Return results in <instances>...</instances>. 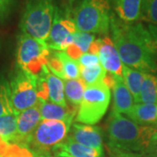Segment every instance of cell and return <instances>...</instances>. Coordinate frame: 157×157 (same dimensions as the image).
<instances>
[{"instance_id":"obj_1","label":"cell","mask_w":157,"mask_h":157,"mask_svg":"<svg viewBox=\"0 0 157 157\" xmlns=\"http://www.w3.org/2000/svg\"><path fill=\"white\" fill-rule=\"evenodd\" d=\"M113 43L125 66L143 73H157V50L151 34L141 23L126 24L112 14Z\"/></svg>"},{"instance_id":"obj_2","label":"cell","mask_w":157,"mask_h":157,"mask_svg":"<svg viewBox=\"0 0 157 157\" xmlns=\"http://www.w3.org/2000/svg\"><path fill=\"white\" fill-rule=\"evenodd\" d=\"M108 145L111 151L146 155L157 150V128L135 123L111 111L107 121Z\"/></svg>"},{"instance_id":"obj_3","label":"cell","mask_w":157,"mask_h":157,"mask_svg":"<svg viewBox=\"0 0 157 157\" xmlns=\"http://www.w3.org/2000/svg\"><path fill=\"white\" fill-rule=\"evenodd\" d=\"M108 0H78L70 12L77 31L107 36L112 17Z\"/></svg>"},{"instance_id":"obj_4","label":"cell","mask_w":157,"mask_h":157,"mask_svg":"<svg viewBox=\"0 0 157 157\" xmlns=\"http://www.w3.org/2000/svg\"><path fill=\"white\" fill-rule=\"evenodd\" d=\"M56 8L54 0H25L19 23L20 33L45 43Z\"/></svg>"},{"instance_id":"obj_5","label":"cell","mask_w":157,"mask_h":157,"mask_svg":"<svg viewBox=\"0 0 157 157\" xmlns=\"http://www.w3.org/2000/svg\"><path fill=\"white\" fill-rule=\"evenodd\" d=\"M51 50L45 42L20 33L17 36V67L35 77H39L47 68Z\"/></svg>"},{"instance_id":"obj_6","label":"cell","mask_w":157,"mask_h":157,"mask_svg":"<svg viewBox=\"0 0 157 157\" xmlns=\"http://www.w3.org/2000/svg\"><path fill=\"white\" fill-rule=\"evenodd\" d=\"M111 101V89L104 81L86 86L75 121L78 123L94 125L107 113Z\"/></svg>"},{"instance_id":"obj_7","label":"cell","mask_w":157,"mask_h":157,"mask_svg":"<svg viewBox=\"0 0 157 157\" xmlns=\"http://www.w3.org/2000/svg\"><path fill=\"white\" fill-rule=\"evenodd\" d=\"M7 86L11 106L17 113L39 105L38 77L19 69Z\"/></svg>"},{"instance_id":"obj_8","label":"cell","mask_w":157,"mask_h":157,"mask_svg":"<svg viewBox=\"0 0 157 157\" xmlns=\"http://www.w3.org/2000/svg\"><path fill=\"white\" fill-rule=\"evenodd\" d=\"M72 124L60 121H41L26 147L32 153H50L67 138Z\"/></svg>"},{"instance_id":"obj_9","label":"cell","mask_w":157,"mask_h":157,"mask_svg":"<svg viewBox=\"0 0 157 157\" xmlns=\"http://www.w3.org/2000/svg\"><path fill=\"white\" fill-rule=\"evenodd\" d=\"M77 31L70 12L57 7L48 38L45 41L52 51L65 52L73 43V33Z\"/></svg>"},{"instance_id":"obj_10","label":"cell","mask_w":157,"mask_h":157,"mask_svg":"<svg viewBox=\"0 0 157 157\" xmlns=\"http://www.w3.org/2000/svg\"><path fill=\"white\" fill-rule=\"evenodd\" d=\"M100 64L106 72L113 76L122 77V62L111 38L104 36L97 39Z\"/></svg>"},{"instance_id":"obj_11","label":"cell","mask_w":157,"mask_h":157,"mask_svg":"<svg viewBox=\"0 0 157 157\" xmlns=\"http://www.w3.org/2000/svg\"><path fill=\"white\" fill-rule=\"evenodd\" d=\"M67 137L83 146L103 151V138L101 130L94 125L73 123Z\"/></svg>"},{"instance_id":"obj_12","label":"cell","mask_w":157,"mask_h":157,"mask_svg":"<svg viewBox=\"0 0 157 157\" xmlns=\"http://www.w3.org/2000/svg\"><path fill=\"white\" fill-rule=\"evenodd\" d=\"M40 121L39 105L19 113L17 117V138L15 144L27 147L31 135Z\"/></svg>"},{"instance_id":"obj_13","label":"cell","mask_w":157,"mask_h":157,"mask_svg":"<svg viewBox=\"0 0 157 157\" xmlns=\"http://www.w3.org/2000/svg\"><path fill=\"white\" fill-rule=\"evenodd\" d=\"M39 112L41 121H60L73 124L76 117L78 107L68 105L64 107L50 101H39Z\"/></svg>"},{"instance_id":"obj_14","label":"cell","mask_w":157,"mask_h":157,"mask_svg":"<svg viewBox=\"0 0 157 157\" xmlns=\"http://www.w3.org/2000/svg\"><path fill=\"white\" fill-rule=\"evenodd\" d=\"M113 109L112 111L121 114H127L134 107V99L130 94L122 77L113 75Z\"/></svg>"},{"instance_id":"obj_15","label":"cell","mask_w":157,"mask_h":157,"mask_svg":"<svg viewBox=\"0 0 157 157\" xmlns=\"http://www.w3.org/2000/svg\"><path fill=\"white\" fill-rule=\"evenodd\" d=\"M111 10L118 19L126 24L140 20V0H108Z\"/></svg>"},{"instance_id":"obj_16","label":"cell","mask_w":157,"mask_h":157,"mask_svg":"<svg viewBox=\"0 0 157 157\" xmlns=\"http://www.w3.org/2000/svg\"><path fill=\"white\" fill-rule=\"evenodd\" d=\"M126 115L139 125L157 126V104H135Z\"/></svg>"},{"instance_id":"obj_17","label":"cell","mask_w":157,"mask_h":157,"mask_svg":"<svg viewBox=\"0 0 157 157\" xmlns=\"http://www.w3.org/2000/svg\"><path fill=\"white\" fill-rule=\"evenodd\" d=\"M53 152H63L71 157H104V151H99L95 148L83 146L68 137L55 147Z\"/></svg>"},{"instance_id":"obj_18","label":"cell","mask_w":157,"mask_h":157,"mask_svg":"<svg viewBox=\"0 0 157 157\" xmlns=\"http://www.w3.org/2000/svg\"><path fill=\"white\" fill-rule=\"evenodd\" d=\"M73 39L72 45L68 46L65 52L77 60L82 54L88 52L90 46L96 39V36L95 34L76 31L73 33Z\"/></svg>"},{"instance_id":"obj_19","label":"cell","mask_w":157,"mask_h":157,"mask_svg":"<svg viewBox=\"0 0 157 157\" xmlns=\"http://www.w3.org/2000/svg\"><path fill=\"white\" fill-rule=\"evenodd\" d=\"M145 73L129 67L128 66H122V78L124 82L133 96L135 104L139 103L140 88L144 79Z\"/></svg>"},{"instance_id":"obj_20","label":"cell","mask_w":157,"mask_h":157,"mask_svg":"<svg viewBox=\"0 0 157 157\" xmlns=\"http://www.w3.org/2000/svg\"><path fill=\"white\" fill-rule=\"evenodd\" d=\"M17 114L11 112L0 116V138L7 145L16 142Z\"/></svg>"},{"instance_id":"obj_21","label":"cell","mask_w":157,"mask_h":157,"mask_svg":"<svg viewBox=\"0 0 157 157\" xmlns=\"http://www.w3.org/2000/svg\"><path fill=\"white\" fill-rule=\"evenodd\" d=\"M64 81L65 98L73 106L78 107L83 99L86 84L80 79H66Z\"/></svg>"},{"instance_id":"obj_22","label":"cell","mask_w":157,"mask_h":157,"mask_svg":"<svg viewBox=\"0 0 157 157\" xmlns=\"http://www.w3.org/2000/svg\"><path fill=\"white\" fill-rule=\"evenodd\" d=\"M139 103L157 104V76L145 73L140 88Z\"/></svg>"},{"instance_id":"obj_23","label":"cell","mask_w":157,"mask_h":157,"mask_svg":"<svg viewBox=\"0 0 157 157\" xmlns=\"http://www.w3.org/2000/svg\"><path fill=\"white\" fill-rule=\"evenodd\" d=\"M56 56L59 58L60 64L64 80L66 79H78L80 78V67L76 59H74L65 52L54 51Z\"/></svg>"},{"instance_id":"obj_24","label":"cell","mask_w":157,"mask_h":157,"mask_svg":"<svg viewBox=\"0 0 157 157\" xmlns=\"http://www.w3.org/2000/svg\"><path fill=\"white\" fill-rule=\"evenodd\" d=\"M107 76V72L102 67L101 64H97L92 67H80V79L86 86L98 84L104 81Z\"/></svg>"},{"instance_id":"obj_25","label":"cell","mask_w":157,"mask_h":157,"mask_svg":"<svg viewBox=\"0 0 157 157\" xmlns=\"http://www.w3.org/2000/svg\"><path fill=\"white\" fill-rule=\"evenodd\" d=\"M140 20L157 25V0H140Z\"/></svg>"},{"instance_id":"obj_26","label":"cell","mask_w":157,"mask_h":157,"mask_svg":"<svg viewBox=\"0 0 157 157\" xmlns=\"http://www.w3.org/2000/svg\"><path fill=\"white\" fill-rule=\"evenodd\" d=\"M11 112H15V111L12 109L11 106L9 94H8L7 83L6 82L0 83V116Z\"/></svg>"},{"instance_id":"obj_27","label":"cell","mask_w":157,"mask_h":157,"mask_svg":"<svg viewBox=\"0 0 157 157\" xmlns=\"http://www.w3.org/2000/svg\"><path fill=\"white\" fill-rule=\"evenodd\" d=\"M77 62L79 65V67H92L97 64H100V59L98 54L86 52L78 58Z\"/></svg>"},{"instance_id":"obj_28","label":"cell","mask_w":157,"mask_h":157,"mask_svg":"<svg viewBox=\"0 0 157 157\" xmlns=\"http://www.w3.org/2000/svg\"><path fill=\"white\" fill-rule=\"evenodd\" d=\"M13 0H0V21H4L11 13Z\"/></svg>"},{"instance_id":"obj_29","label":"cell","mask_w":157,"mask_h":157,"mask_svg":"<svg viewBox=\"0 0 157 157\" xmlns=\"http://www.w3.org/2000/svg\"><path fill=\"white\" fill-rule=\"evenodd\" d=\"M147 28L148 30V32L151 34L152 38L154 39L155 43V46H156V50H157V25H150L148 24Z\"/></svg>"},{"instance_id":"obj_30","label":"cell","mask_w":157,"mask_h":157,"mask_svg":"<svg viewBox=\"0 0 157 157\" xmlns=\"http://www.w3.org/2000/svg\"><path fill=\"white\" fill-rule=\"evenodd\" d=\"M113 157H141V155L121 151H112Z\"/></svg>"},{"instance_id":"obj_31","label":"cell","mask_w":157,"mask_h":157,"mask_svg":"<svg viewBox=\"0 0 157 157\" xmlns=\"http://www.w3.org/2000/svg\"><path fill=\"white\" fill-rule=\"evenodd\" d=\"M65 4H66V11H67L68 12H71V11L73 10V6H74V2L75 0H64Z\"/></svg>"},{"instance_id":"obj_32","label":"cell","mask_w":157,"mask_h":157,"mask_svg":"<svg viewBox=\"0 0 157 157\" xmlns=\"http://www.w3.org/2000/svg\"><path fill=\"white\" fill-rule=\"evenodd\" d=\"M33 157H56L55 155H52L50 153H32Z\"/></svg>"},{"instance_id":"obj_33","label":"cell","mask_w":157,"mask_h":157,"mask_svg":"<svg viewBox=\"0 0 157 157\" xmlns=\"http://www.w3.org/2000/svg\"><path fill=\"white\" fill-rule=\"evenodd\" d=\"M55 156L56 157H71L67 155V154L63 153V152H56L55 153Z\"/></svg>"},{"instance_id":"obj_34","label":"cell","mask_w":157,"mask_h":157,"mask_svg":"<svg viewBox=\"0 0 157 157\" xmlns=\"http://www.w3.org/2000/svg\"><path fill=\"white\" fill-rule=\"evenodd\" d=\"M141 157H157V150L156 151L153 152L151 154H148V155H143Z\"/></svg>"},{"instance_id":"obj_35","label":"cell","mask_w":157,"mask_h":157,"mask_svg":"<svg viewBox=\"0 0 157 157\" xmlns=\"http://www.w3.org/2000/svg\"><path fill=\"white\" fill-rule=\"evenodd\" d=\"M0 157H4V154H0Z\"/></svg>"}]
</instances>
